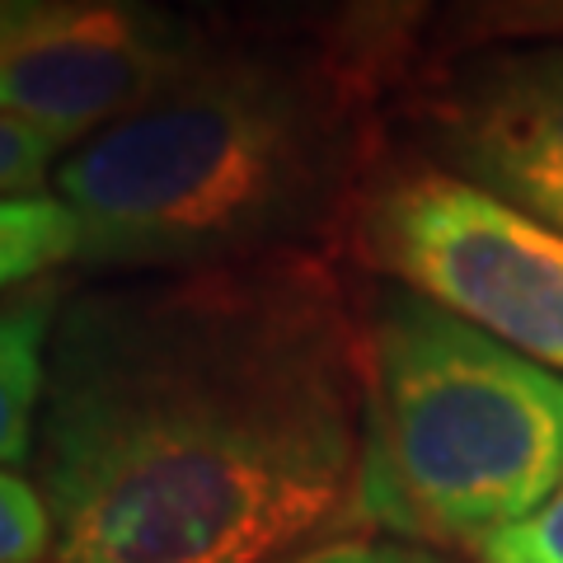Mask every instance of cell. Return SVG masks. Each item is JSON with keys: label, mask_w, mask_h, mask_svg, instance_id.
Wrapping results in <instances>:
<instances>
[{"label": "cell", "mask_w": 563, "mask_h": 563, "mask_svg": "<svg viewBox=\"0 0 563 563\" xmlns=\"http://www.w3.org/2000/svg\"><path fill=\"white\" fill-rule=\"evenodd\" d=\"M362 329V521L474 554L559 488L563 376L399 282Z\"/></svg>", "instance_id": "cell-3"}, {"label": "cell", "mask_w": 563, "mask_h": 563, "mask_svg": "<svg viewBox=\"0 0 563 563\" xmlns=\"http://www.w3.org/2000/svg\"><path fill=\"white\" fill-rule=\"evenodd\" d=\"M366 329L333 254L66 296L33 479L57 563H287L357 512Z\"/></svg>", "instance_id": "cell-1"}, {"label": "cell", "mask_w": 563, "mask_h": 563, "mask_svg": "<svg viewBox=\"0 0 563 563\" xmlns=\"http://www.w3.org/2000/svg\"><path fill=\"white\" fill-rule=\"evenodd\" d=\"M385 122L333 95L314 43H211L174 85L57 165L80 268L198 273L339 254Z\"/></svg>", "instance_id": "cell-2"}, {"label": "cell", "mask_w": 563, "mask_h": 563, "mask_svg": "<svg viewBox=\"0 0 563 563\" xmlns=\"http://www.w3.org/2000/svg\"><path fill=\"white\" fill-rule=\"evenodd\" d=\"M57 550L47 493L24 470H5L0 479V563H43Z\"/></svg>", "instance_id": "cell-11"}, {"label": "cell", "mask_w": 563, "mask_h": 563, "mask_svg": "<svg viewBox=\"0 0 563 563\" xmlns=\"http://www.w3.org/2000/svg\"><path fill=\"white\" fill-rule=\"evenodd\" d=\"M526 43H563V0H446L418 66Z\"/></svg>", "instance_id": "cell-10"}, {"label": "cell", "mask_w": 563, "mask_h": 563, "mask_svg": "<svg viewBox=\"0 0 563 563\" xmlns=\"http://www.w3.org/2000/svg\"><path fill=\"white\" fill-rule=\"evenodd\" d=\"M85 225L57 188L5 198L0 207V282L5 291L80 268Z\"/></svg>", "instance_id": "cell-9"}, {"label": "cell", "mask_w": 563, "mask_h": 563, "mask_svg": "<svg viewBox=\"0 0 563 563\" xmlns=\"http://www.w3.org/2000/svg\"><path fill=\"white\" fill-rule=\"evenodd\" d=\"M339 5L343 0H240L235 14L244 20V29L263 33V38H301V33L320 38Z\"/></svg>", "instance_id": "cell-14"}, {"label": "cell", "mask_w": 563, "mask_h": 563, "mask_svg": "<svg viewBox=\"0 0 563 563\" xmlns=\"http://www.w3.org/2000/svg\"><path fill=\"white\" fill-rule=\"evenodd\" d=\"M287 563H451L428 544L413 540H333V544H314V550L296 554Z\"/></svg>", "instance_id": "cell-15"}, {"label": "cell", "mask_w": 563, "mask_h": 563, "mask_svg": "<svg viewBox=\"0 0 563 563\" xmlns=\"http://www.w3.org/2000/svg\"><path fill=\"white\" fill-rule=\"evenodd\" d=\"M57 141H52L38 122L20 113H0V188L5 198H24V192H47L57 184Z\"/></svg>", "instance_id": "cell-12"}, {"label": "cell", "mask_w": 563, "mask_h": 563, "mask_svg": "<svg viewBox=\"0 0 563 563\" xmlns=\"http://www.w3.org/2000/svg\"><path fill=\"white\" fill-rule=\"evenodd\" d=\"M474 563H563V479L526 521L488 536Z\"/></svg>", "instance_id": "cell-13"}, {"label": "cell", "mask_w": 563, "mask_h": 563, "mask_svg": "<svg viewBox=\"0 0 563 563\" xmlns=\"http://www.w3.org/2000/svg\"><path fill=\"white\" fill-rule=\"evenodd\" d=\"M395 128L428 165L563 235V43L418 66L395 95Z\"/></svg>", "instance_id": "cell-6"}, {"label": "cell", "mask_w": 563, "mask_h": 563, "mask_svg": "<svg viewBox=\"0 0 563 563\" xmlns=\"http://www.w3.org/2000/svg\"><path fill=\"white\" fill-rule=\"evenodd\" d=\"M70 282L43 277L5 291L0 310V455L5 470H29L52 385V343L66 310Z\"/></svg>", "instance_id": "cell-8"}, {"label": "cell", "mask_w": 563, "mask_h": 563, "mask_svg": "<svg viewBox=\"0 0 563 563\" xmlns=\"http://www.w3.org/2000/svg\"><path fill=\"white\" fill-rule=\"evenodd\" d=\"M442 5L446 0H343L314 38L333 95L357 113H380L413 80Z\"/></svg>", "instance_id": "cell-7"}, {"label": "cell", "mask_w": 563, "mask_h": 563, "mask_svg": "<svg viewBox=\"0 0 563 563\" xmlns=\"http://www.w3.org/2000/svg\"><path fill=\"white\" fill-rule=\"evenodd\" d=\"M347 254L563 372V235L409 146L366 174Z\"/></svg>", "instance_id": "cell-4"}, {"label": "cell", "mask_w": 563, "mask_h": 563, "mask_svg": "<svg viewBox=\"0 0 563 563\" xmlns=\"http://www.w3.org/2000/svg\"><path fill=\"white\" fill-rule=\"evenodd\" d=\"M184 14H192V20H202L207 29H221L231 24V5H240V0H174Z\"/></svg>", "instance_id": "cell-16"}, {"label": "cell", "mask_w": 563, "mask_h": 563, "mask_svg": "<svg viewBox=\"0 0 563 563\" xmlns=\"http://www.w3.org/2000/svg\"><path fill=\"white\" fill-rule=\"evenodd\" d=\"M221 29L174 0H0V95L57 141L85 146L174 85Z\"/></svg>", "instance_id": "cell-5"}]
</instances>
